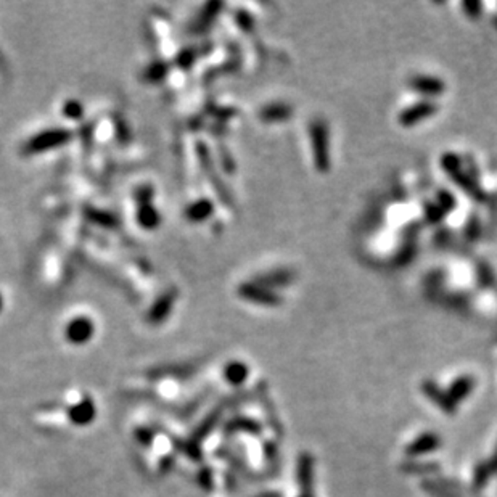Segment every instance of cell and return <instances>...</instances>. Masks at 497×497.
Returning <instances> with one entry per match:
<instances>
[{
  "label": "cell",
  "instance_id": "cell-1",
  "mask_svg": "<svg viewBox=\"0 0 497 497\" xmlns=\"http://www.w3.org/2000/svg\"><path fill=\"white\" fill-rule=\"evenodd\" d=\"M311 140L312 152H314V161L319 171L328 169V132L327 126L321 119L311 124Z\"/></svg>",
  "mask_w": 497,
  "mask_h": 497
},
{
  "label": "cell",
  "instance_id": "cell-2",
  "mask_svg": "<svg viewBox=\"0 0 497 497\" xmlns=\"http://www.w3.org/2000/svg\"><path fill=\"white\" fill-rule=\"evenodd\" d=\"M438 112L436 103L433 102H419L412 107H407L406 109H402L400 114V124L402 126H414L419 124L420 121H425L426 118H430L433 113Z\"/></svg>",
  "mask_w": 497,
  "mask_h": 497
},
{
  "label": "cell",
  "instance_id": "cell-3",
  "mask_svg": "<svg viewBox=\"0 0 497 497\" xmlns=\"http://www.w3.org/2000/svg\"><path fill=\"white\" fill-rule=\"evenodd\" d=\"M94 335V323L89 317H76L66 325V338L69 343L83 345L89 342Z\"/></svg>",
  "mask_w": 497,
  "mask_h": 497
},
{
  "label": "cell",
  "instance_id": "cell-4",
  "mask_svg": "<svg viewBox=\"0 0 497 497\" xmlns=\"http://www.w3.org/2000/svg\"><path fill=\"white\" fill-rule=\"evenodd\" d=\"M314 460L309 454H303L298 460V481L301 488L299 497H314L312 496V484H314Z\"/></svg>",
  "mask_w": 497,
  "mask_h": 497
},
{
  "label": "cell",
  "instance_id": "cell-5",
  "mask_svg": "<svg viewBox=\"0 0 497 497\" xmlns=\"http://www.w3.org/2000/svg\"><path fill=\"white\" fill-rule=\"evenodd\" d=\"M441 446V439L435 433H424L419 438H415L412 443L406 448V454L410 457H417V455L429 454L431 450H436Z\"/></svg>",
  "mask_w": 497,
  "mask_h": 497
},
{
  "label": "cell",
  "instance_id": "cell-6",
  "mask_svg": "<svg viewBox=\"0 0 497 497\" xmlns=\"http://www.w3.org/2000/svg\"><path fill=\"white\" fill-rule=\"evenodd\" d=\"M240 293L244 294V298L250 299V301H253V303L268 304V306H277L279 303H282V299H279V297H277L275 293L270 292L269 288L259 285V283L241 287Z\"/></svg>",
  "mask_w": 497,
  "mask_h": 497
},
{
  "label": "cell",
  "instance_id": "cell-7",
  "mask_svg": "<svg viewBox=\"0 0 497 497\" xmlns=\"http://www.w3.org/2000/svg\"><path fill=\"white\" fill-rule=\"evenodd\" d=\"M409 85L419 94H424L426 97H438L441 95L446 85L441 79L433 76H415L409 80Z\"/></svg>",
  "mask_w": 497,
  "mask_h": 497
},
{
  "label": "cell",
  "instance_id": "cell-8",
  "mask_svg": "<svg viewBox=\"0 0 497 497\" xmlns=\"http://www.w3.org/2000/svg\"><path fill=\"white\" fill-rule=\"evenodd\" d=\"M69 420L76 425H88L92 420L95 419V406L89 397L88 400H83L78 402L76 406H73L69 409Z\"/></svg>",
  "mask_w": 497,
  "mask_h": 497
},
{
  "label": "cell",
  "instance_id": "cell-9",
  "mask_svg": "<svg viewBox=\"0 0 497 497\" xmlns=\"http://www.w3.org/2000/svg\"><path fill=\"white\" fill-rule=\"evenodd\" d=\"M473 385H475V381H473L472 377H460L454 381L453 385H450V388L449 391H446V395L449 397V401L454 404H457V402H462L465 400V397L470 395L472 390H473Z\"/></svg>",
  "mask_w": 497,
  "mask_h": 497
},
{
  "label": "cell",
  "instance_id": "cell-10",
  "mask_svg": "<svg viewBox=\"0 0 497 497\" xmlns=\"http://www.w3.org/2000/svg\"><path fill=\"white\" fill-rule=\"evenodd\" d=\"M424 390L426 393V396L430 397V400L436 404V406L444 410V414H454L455 412V406L453 402L449 401L448 395L444 391H441L438 388L435 383H431V381H426Z\"/></svg>",
  "mask_w": 497,
  "mask_h": 497
},
{
  "label": "cell",
  "instance_id": "cell-11",
  "mask_svg": "<svg viewBox=\"0 0 497 497\" xmlns=\"http://www.w3.org/2000/svg\"><path fill=\"white\" fill-rule=\"evenodd\" d=\"M224 377L230 385L239 386L248 378V367L244 362H230L224 369Z\"/></svg>",
  "mask_w": 497,
  "mask_h": 497
},
{
  "label": "cell",
  "instance_id": "cell-12",
  "mask_svg": "<svg viewBox=\"0 0 497 497\" xmlns=\"http://www.w3.org/2000/svg\"><path fill=\"white\" fill-rule=\"evenodd\" d=\"M292 108L287 105H269L261 112V118L264 121H282L290 116Z\"/></svg>",
  "mask_w": 497,
  "mask_h": 497
},
{
  "label": "cell",
  "instance_id": "cell-13",
  "mask_svg": "<svg viewBox=\"0 0 497 497\" xmlns=\"http://www.w3.org/2000/svg\"><path fill=\"white\" fill-rule=\"evenodd\" d=\"M489 473H491V468L488 464H483L477 468V472H475V488L477 489H481L484 486V483H486L488 478H489Z\"/></svg>",
  "mask_w": 497,
  "mask_h": 497
},
{
  "label": "cell",
  "instance_id": "cell-14",
  "mask_svg": "<svg viewBox=\"0 0 497 497\" xmlns=\"http://www.w3.org/2000/svg\"><path fill=\"white\" fill-rule=\"evenodd\" d=\"M230 430H248L253 433H259V426L251 420H236L234 421L232 426H230Z\"/></svg>",
  "mask_w": 497,
  "mask_h": 497
},
{
  "label": "cell",
  "instance_id": "cell-15",
  "mask_svg": "<svg viewBox=\"0 0 497 497\" xmlns=\"http://www.w3.org/2000/svg\"><path fill=\"white\" fill-rule=\"evenodd\" d=\"M424 486L433 497H453L450 494H448V489L439 488V486H436V484H433V483H425Z\"/></svg>",
  "mask_w": 497,
  "mask_h": 497
},
{
  "label": "cell",
  "instance_id": "cell-16",
  "mask_svg": "<svg viewBox=\"0 0 497 497\" xmlns=\"http://www.w3.org/2000/svg\"><path fill=\"white\" fill-rule=\"evenodd\" d=\"M488 465H489L491 470H493V472H497V450H496V454H494L493 460H491V464H488Z\"/></svg>",
  "mask_w": 497,
  "mask_h": 497
}]
</instances>
